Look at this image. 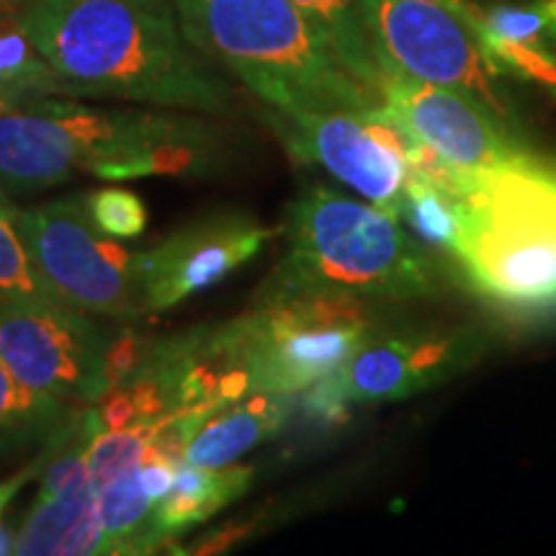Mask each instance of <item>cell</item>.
<instances>
[{
  "label": "cell",
  "mask_w": 556,
  "mask_h": 556,
  "mask_svg": "<svg viewBox=\"0 0 556 556\" xmlns=\"http://www.w3.org/2000/svg\"><path fill=\"white\" fill-rule=\"evenodd\" d=\"M11 554L18 556H86L106 554L103 528L90 477L45 503H34L29 516L11 539Z\"/></svg>",
  "instance_id": "15"
},
{
  "label": "cell",
  "mask_w": 556,
  "mask_h": 556,
  "mask_svg": "<svg viewBox=\"0 0 556 556\" xmlns=\"http://www.w3.org/2000/svg\"><path fill=\"white\" fill-rule=\"evenodd\" d=\"M270 124L291 157L319 165L368 204L400 219L415 142L387 114L384 103L309 114L270 111Z\"/></svg>",
  "instance_id": "9"
},
{
  "label": "cell",
  "mask_w": 556,
  "mask_h": 556,
  "mask_svg": "<svg viewBox=\"0 0 556 556\" xmlns=\"http://www.w3.org/2000/svg\"><path fill=\"white\" fill-rule=\"evenodd\" d=\"M454 258L471 289L518 312L556 309V168L523 155L456 176Z\"/></svg>",
  "instance_id": "5"
},
{
  "label": "cell",
  "mask_w": 556,
  "mask_h": 556,
  "mask_svg": "<svg viewBox=\"0 0 556 556\" xmlns=\"http://www.w3.org/2000/svg\"><path fill=\"white\" fill-rule=\"evenodd\" d=\"M274 229L248 214L222 212L193 219L137 258L148 315L168 312L253 261Z\"/></svg>",
  "instance_id": "13"
},
{
  "label": "cell",
  "mask_w": 556,
  "mask_h": 556,
  "mask_svg": "<svg viewBox=\"0 0 556 556\" xmlns=\"http://www.w3.org/2000/svg\"><path fill=\"white\" fill-rule=\"evenodd\" d=\"M484 351L486 338L471 328L374 336L338 371L307 389V405L323 420H338L351 405L415 397L469 371Z\"/></svg>",
  "instance_id": "10"
},
{
  "label": "cell",
  "mask_w": 556,
  "mask_h": 556,
  "mask_svg": "<svg viewBox=\"0 0 556 556\" xmlns=\"http://www.w3.org/2000/svg\"><path fill=\"white\" fill-rule=\"evenodd\" d=\"M458 219H462V199L456 189V173L413 170L402 197L400 222L413 229L417 240L454 255Z\"/></svg>",
  "instance_id": "20"
},
{
  "label": "cell",
  "mask_w": 556,
  "mask_h": 556,
  "mask_svg": "<svg viewBox=\"0 0 556 556\" xmlns=\"http://www.w3.org/2000/svg\"><path fill=\"white\" fill-rule=\"evenodd\" d=\"M86 214L103 238L111 240H137L148 229V206L137 197L135 191L127 189H99L90 191L83 199Z\"/></svg>",
  "instance_id": "24"
},
{
  "label": "cell",
  "mask_w": 556,
  "mask_h": 556,
  "mask_svg": "<svg viewBox=\"0 0 556 556\" xmlns=\"http://www.w3.org/2000/svg\"><path fill=\"white\" fill-rule=\"evenodd\" d=\"M29 0H0V16H16Z\"/></svg>",
  "instance_id": "28"
},
{
  "label": "cell",
  "mask_w": 556,
  "mask_h": 556,
  "mask_svg": "<svg viewBox=\"0 0 556 556\" xmlns=\"http://www.w3.org/2000/svg\"><path fill=\"white\" fill-rule=\"evenodd\" d=\"M428 3H435V5H443V9L456 13L458 18L464 21V24L469 26L471 31H479L484 24V11H479L475 3H469V0H428Z\"/></svg>",
  "instance_id": "27"
},
{
  "label": "cell",
  "mask_w": 556,
  "mask_h": 556,
  "mask_svg": "<svg viewBox=\"0 0 556 556\" xmlns=\"http://www.w3.org/2000/svg\"><path fill=\"white\" fill-rule=\"evenodd\" d=\"M109 332L88 312L50 302H0V358L26 387L58 402L96 405L106 397Z\"/></svg>",
  "instance_id": "11"
},
{
  "label": "cell",
  "mask_w": 556,
  "mask_h": 556,
  "mask_svg": "<svg viewBox=\"0 0 556 556\" xmlns=\"http://www.w3.org/2000/svg\"><path fill=\"white\" fill-rule=\"evenodd\" d=\"M328 39L348 73L381 99V70L368 37L361 0H294Z\"/></svg>",
  "instance_id": "19"
},
{
  "label": "cell",
  "mask_w": 556,
  "mask_h": 556,
  "mask_svg": "<svg viewBox=\"0 0 556 556\" xmlns=\"http://www.w3.org/2000/svg\"><path fill=\"white\" fill-rule=\"evenodd\" d=\"M289 394L253 392L208 413L186 443L184 462L193 467H227L287 426Z\"/></svg>",
  "instance_id": "14"
},
{
  "label": "cell",
  "mask_w": 556,
  "mask_h": 556,
  "mask_svg": "<svg viewBox=\"0 0 556 556\" xmlns=\"http://www.w3.org/2000/svg\"><path fill=\"white\" fill-rule=\"evenodd\" d=\"M73 99L67 83L21 29L16 16H0V114L39 99Z\"/></svg>",
  "instance_id": "17"
},
{
  "label": "cell",
  "mask_w": 556,
  "mask_h": 556,
  "mask_svg": "<svg viewBox=\"0 0 556 556\" xmlns=\"http://www.w3.org/2000/svg\"><path fill=\"white\" fill-rule=\"evenodd\" d=\"M253 374L255 392H307L377 336L366 299L309 291L255 302L248 315L219 325Z\"/></svg>",
  "instance_id": "6"
},
{
  "label": "cell",
  "mask_w": 556,
  "mask_h": 556,
  "mask_svg": "<svg viewBox=\"0 0 556 556\" xmlns=\"http://www.w3.org/2000/svg\"><path fill=\"white\" fill-rule=\"evenodd\" d=\"M199 54L219 62L270 111L368 109L381 99L348 73L294 0H173Z\"/></svg>",
  "instance_id": "2"
},
{
  "label": "cell",
  "mask_w": 556,
  "mask_h": 556,
  "mask_svg": "<svg viewBox=\"0 0 556 556\" xmlns=\"http://www.w3.org/2000/svg\"><path fill=\"white\" fill-rule=\"evenodd\" d=\"M16 18L73 99L227 109L229 90L186 39L173 0H29Z\"/></svg>",
  "instance_id": "1"
},
{
  "label": "cell",
  "mask_w": 556,
  "mask_h": 556,
  "mask_svg": "<svg viewBox=\"0 0 556 556\" xmlns=\"http://www.w3.org/2000/svg\"><path fill=\"white\" fill-rule=\"evenodd\" d=\"M309 291L409 302L435 296L441 274L397 217L328 186H309L289 206L287 253L258 302Z\"/></svg>",
  "instance_id": "3"
},
{
  "label": "cell",
  "mask_w": 556,
  "mask_h": 556,
  "mask_svg": "<svg viewBox=\"0 0 556 556\" xmlns=\"http://www.w3.org/2000/svg\"><path fill=\"white\" fill-rule=\"evenodd\" d=\"M492 37L510 45L556 54V0H533L528 5H495L484 11L477 39Z\"/></svg>",
  "instance_id": "23"
},
{
  "label": "cell",
  "mask_w": 556,
  "mask_h": 556,
  "mask_svg": "<svg viewBox=\"0 0 556 556\" xmlns=\"http://www.w3.org/2000/svg\"><path fill=\"white\" fill-rule=\"evenodd\" d=\"M96 505L103 528L106 554H150L155 552L152 533V507L155 503L144 495L139 484V464L109 482L93 484Z\"/></svg>",
  "instance_id": "18"
},
{
  "label": "cell",
  "mask_w": 556,
  "mask_h": 556,
  "mask_svg": "<svg viewBox=\"0 0 556 556\" xmlns=\"http://www.w3.org/2000/svg\"><path fill=\"white\" fill-rule=\"evenodd\" d=\"M155 340L142 336V332L124 328L116 336H109L103 348V381H106V394L114 392L148 366Z\"/></svg>",
  "instance_id": "25"
},
{
  "label": "cell",
  "mask_w": 556,
  "mask_h": 556,
  "mask_svg": "<svg viewBox=\"0 0 556 556\" xmlns=\"http://www.w3.org/2000/svg\"><path fill=\"white\" fill-rule=\"evenodd\" d=\"M381 103L417 144L458 176L500 168L528 155L510 124L462 90L389 70L381 73Z\"/></svg>",
  "instance_id": "12"
},
{
  "label": "cell",
  "mask_w": 556,
  "mask_h": 556,
  "mask_svg": "<svg viewBox=\"0 0 556 556\" xmlns=\"http://www.w3.org/2000/svg\"><path fill=\"white\" fill-rule=\"evenodd\" d=\"M381 73L462 90L513 127L500 70L456 13L428 0H361Z\"/></svg>",
  "instance_id": "8"
},
{
  "label": "cell",
  "mask_w": 556,
  "mask_h": 556,
  "mask_svg": "<svg viewBox=\"0 0 556 556\" xmlns=\"http://www.w3.org/2000/svg\"><path fill=\"white\" fill-rule=\"evenodd\" d=\"M3 199H5V197H3V189H0V201H3Z\"/></svg>",
  "instance_id": "29"
},
{
  "label": "cell",
  "mask_w": 556,
  "mask_h": 556,
  "mask_svg": "<svg viewBox=\"0 0 556 556\" xmlns=\"http://www.w3.org/2000/svg\"><path fill=\"white\" fill-rule=\"evenodd\" d=\"M62 402L26 387L0 358V456L24 454L50 435Z\"/></svg>",
  "instance_id": "21"
},
{
  "label": "cell",
  "mask_w": 556,
  "mask_h": 556,
  "mask_svg": "<svg viewBox=\"0 0 556 556\" xmlns=\"http://www.w3.org/2000/svg\"><path fill=\"white\" fill-rule=\"evenodd\" d=\"M16 212L18 208L9 199L0 201V302L65 304L34 266L18 235Z\"/></svg>",
  "instance_id": "22"
},
{
  "label": "cell",
  "mask_w": 556,
  "mask_h": 556,
  "mask_svg": "<svg viewBox=\"0 0 556 556\" xmlns=\"http://www.w3.org/2000/svg\"><path fill=\"white\" fill-rule=\"evenodd\" d=\"M16 227L34 266L70 307L135 323L148 315L137 278V250L103 238L80 199L18 208Z\"/></svg>",
  "instance_id": "7"
},
{
  "label": "cell",
  "mask_w": 556,
  "mask_h": 556,
  "mask_svg": "<svg viewBox=\"0 0 556 556\" xmlns=\"http://www.w3.org/2000/svg\"><path fill=\"white\" fill-rule=\"evenodd\" d=\"M253 475V469L240 467V464L193 467V464L180 462L173 490L152 507L155 544H170L186 531L217 516L229 503L245 495Z\"/></svg>",
  "instance_id": "16"
},
{
  "label": "cell",
  "mask_w": 556,
  "mask_h": 556,
  "mask_svg": "<svg viewBox=\"0 0 556 556\" xmlns=\"http://www.w3.org/2000/svg\"><path fill=\"white\" fill-rule=\"evenodd\" d=\"M173 109H96L60 96L0 114V189L39 193L75 173L103 180L157 176L173 139L201 127Z\"/></svg>",
  "instance_id": "4"
},
{
  "label": "cell",
  "mask_w": 556,
  "mask_h": 556,
  "mask_svg": "<svg viewBox=\"0 0 556 556\" xmlns=\"http://www.w3.org/2000/svg\"><path fill=\"white\" fill-rule=\"evenodd\" d=\"M37 469H39V462H34V467L24 469L16 477L5 479V482H0V554H11V539H9V533L3 531V513H5V507L11 505V500L16 497V492L21 490V486H24V482H29L31 475Z\"/></svg>",
  "instance_id": "26"
}]
</instances>
